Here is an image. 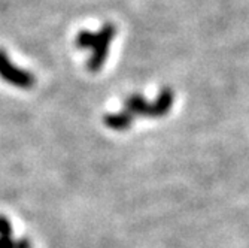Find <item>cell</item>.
<instances>
[{
    "mask_svg": "<svg viewBox=\"0 0 249 248\" xmlns=\"http://www.w3.org/2000/svg\"><path fill=\"white\" fill-rule=\"evenodd\" d=\"M114 35H115L114 27L107 24L97 33L85 30V32H79V35L76 36L78 48L93 51V56L88 61V69L91 72H97L102 67V64L105 63L107 51H109V45Z\"/></svg>",
    "mask_w": 249,
    "mask_h": 248,
    "instance_id": "1",
    "label": "cell"
},
{
    "mask_svg": "<svg viewBox=\"0 0 249 248\" xmlns=\"http://www.w3.org/2000/svg\"><path fill=\"white\" fill-rule=\"evenodd\" d=\"M0 78L6 84L21 90H30L36 84L33 74L12 63L6 51L2 48H0Z\"/></svg>",
    "mask_w": 249,
    "mask_h": 248,
    "instance_id": "2",
    "label": "cell"
}]
</instances>
